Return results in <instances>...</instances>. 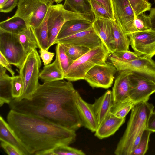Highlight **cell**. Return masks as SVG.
Wrapping results in <instances>:
<instances>
[{
    "label": "cell",
    "instance_id": "49",
    "mask_svg": "<svg viewBox=\"0 0 155 155\" xmlns=\"http://www.w3.org/2000/svg\"><path fill=\"white\" fill-rule=\"evenodd\" d=\"M154 111H155V110Z\"/></svg>",
    "mask_w": 155,
    "mask_h": 155
},
{
    "label": "cell",
    "instance_id": "28",
    "mask_svg": "<svg viewBox=\"0 0 155 155\" xmlns=\"http://www.w3.org/2000/svg\"><path fill=\"white\" fill-rule=\"evenodd\" d=\"M67 10L78 13H85L91 11L88 0H65L63 4Z\"/></svg>",
    "mask_w": 155,
    "mask_h": 155
},
{
    "label": "cell",
    "instance_id": "35",
    "mask_svg": "<svg viewBox=\"0 0 155 155\" xmlns=\"http://www.w3.org/2000/svg\"><path fill=\"white\" fill-rule=\"evenodd\" d=\"M134 25L137 32L146 31L152 29L150 20L148 15L145 12L135 17Z\"/></svg>",
    "mask_w": 155,
    "mask_h": 155
},
{
    "label": "cell",
    "instance_id": "32",
    "mask_svg": "<svg viewBox=\"0 0 155 155\" xmlns=\"http://www.w3.org/2000/svg\"><path fill=\"white\" fill-rule=\"evenodd\" d=\"M81 150L64 145L58 146L47 152L45 155H84Z\"/></svg>",
    "mask_w": 155,
    "mask_h": 155
},
{
    "label": "cell",
    "instance_id": "42",
    "mask_svg": "<svg viewBox=\"0 0 155 155\" xmlns=\"http://www.w3.org/2000/svg\"><path fill=\"white\" fill-rule=\"evenodd\" d=\"M0 65L7 70L10 73L12 76H15V73L12 69L11 64L0 52Z\"/></svg>",
    "mask_w": 155,
    "mask_h": 155
},
{
    "label": "cell",
    "instance_id": "40",
    "mask_svg": "<svg viewBox=\"0 0 155 155\" xmlns=\"http://www.w3.org/2000/svg\"><path fill=\"white\" fill-rule=\"evenodd\" d=\"M39 48L40 56L42 61L44 65L50 64L53 60L55 54V53L49 52L48 50H45L41 47H40Z\"/></svg>",
    "mask_w": 155,
    "mask_h": 155
},
{
    "label": "cell",
    "instance_id": "14",
    "mask_svg": "<svg viewBox=\"0 0 155 155\" xmlns=\"http://www.w3.org/2000/svg\"><path fill=\"white\" fill-rule=\"evenodd\" d=\"M61 43L72 44L91 49L101 45L103 42L92 27L72 35L56 40L54 44Z\"/></svg>",
    "mask_w": 155,
    "mask_h": 155
},
{
    "label": "cell",
    "instance_id": "47",
    "mask_svg": "<svg viewBox=\"0 0 155 155\" xmlns=\"http://www.w3.org/2000/svg\"><path fill=\"white\" fill-rule=\"evenodd\" d=\"M57 3H60L63 0H54Z\"/></svg>",
    "mask_w": 155,
    "mask_h": 155
},
{
    "label": "cell",
    "instance_id": "25",
    "mask_svg": "<svg viewBox=\"0 0 155 155\" xmlns=\"http://www.w3.org/2000/svg\"><path fill=\"white\" fill-rule=\"evenodd\" d=\"M50 8L43 21L37 28H34L33 32L38 48L41 47L43 49L48 50L50 48L48 45L47 20Z\"/></svg>",
    "mask_w": 155,
    "mask_h": 155
},
{
    "label": "cell",
    "instance_id": "38",
    "mask_svg": "<svg viewBox=\"0 0 155 155\" xmlns=\"http://www.w3.org/2000/svg\"><path fill=\"white\" fill-rule=\"evenodd\" d=\"M119 58L126 61H131L137 59L140 57L134 52L128 50L118 51L112 54Z\"/></svg>",
    "mask_w": 155,
    "mask_h": 155
},
{
    "label": "cell",
    "instance_id": "21",
    "mask_svg": "<svg viewBox=\"0 0 155 155\" xmlns=\"http://www.w3.org/2000/svg\"><path fill=\"white\" fill-rule=\"evenodd\" d=\"M92 27V22L83 20L67 21L62 26L56 40L61 39L86 30Z\"/></svg>",
    "mask_w": 155,
    "mask_h": 155
},
{
    "label": "cell",
    "instance_id": "5",
    "mask_svg": "<svg viewBox=\"0 0 155 155\" xmlns=\"http://www.w3.org/2000/svg\"><path fill=\"white\" fill-rule=\"evenodd\" d=\"M95 15L91 11L85 13L74 12L65 9L63 5L57 3L50 7L47 20L49 47L54 45L58 35L66 21L73 20H83L93 22Z\"/></svg>",
    "mask_w": 155,
    "mask_h": 155
},
{
    "label": "cell",
    "instance_id": "39",
    "mask_svg": "<svg viewBox=\"0 0 155 155\" xmlns=\"http://www.w3.org/2000/svg\"><path fill=\"white\" fill-rule=\"evenodd\" d=\"M1 146L5 152L9 155H22L15 147L11 144L0 140Z\"/></svg>",
    "mask_w": 155,
    "mask_h": 155
},
{
    "label": "cell",
    "instance_id": "31",
    "mask_svg": "<svg viewBox=\"0 0 155 155\" xmlns=\"http://www.w3.org/2000/svg\"><path fill=\"white\" fill-rule=\"evenodd\" d=\"M60 44L64 48L66 55L74 61L91 49L87 47L71 43Z\"/></svg>",
    "mask_w": 155,
    "mask_h": 155
},
{
    "label": "cell",
    "instance_id": "15",
    "mask_svg": "<svg viewBox=\"0 0 155 155\" xmlns=\"http://www.w3.org/2000/svg\"><path fill=\"white\" fill-rule=\"evenodd\" d=\"M112 21L104 18H95L92 23L93 28L110 54H113L115 51Z\"/></svg>",
    "mask_w": 155,
    "mask_h": 155
},
{
    "label": "cell",
    "instance_id": "13",
    "mask_svg": "<svg viewBox=\"0 0 155 155\" xmlns=\"http://www.w3.org/2000/svg\"><path fill=\"white\" fill-rule=\"evenodd\" d=\"M130 79L129 98L135 104L148 101L150 96L155 93V81L153 80L133 72Z\"/></svg>",
    "mask_w": 155,
    "mask_h": 155
},
{
    "label": "cell",
    "instance_id": "24",
    "mask_svg": "<svg viewBox=\"0 0 155 155\" xmlns=\"http://www.w3.org/2000/svg\"><path fill=\"white\" fill-rule=\"evenodd\" d=\"M19 41L25 52L28 54L38 48L34 35L33 28L27 26L23 31L18 34Z\"/></svg>",
    "mask_w": 155,
    "mask_h": 155
},
{
    "label": "cell",
    "instance_id": "1",
    "mask_svg": "<svg viewBox=\"0 0 155 155\" xmlns=\"http://www.w3.org/2000/svg\"><path fill=\"white\" fill-rule=\"evenodd\" d=\"M78 92L68 81L39 84L29 98L13 99L10 110L76 131L82 126L76 104Z\"/></svg>",
    "mask_w": 155,
    "mask_h": 155
},
{
    "label": "cell",
    "instance_id": "43",
    "mask_svg": "<svg viewBox=\"0 0 155 155\" xmlns=\"http://www.w3.org/2000/svg\"><path fill=\"white\" fill-rule=\"evenodd\" d=\"M146 128L152 132H155V111L150 115L147 123Z\"/></svg>",
    "mask_w": 155,
    "mask_h": 155
},
{
    "label": "cell",
    "instance_id": "37",
    "mask_svg": "<svg viewBox=\"0 0 155 155\" xmlns=\"http://www.w3.org/2000/svg\"><path fill=\"white\" fill-rule=\"evenodd\" d=\"M11 91L12 96L14 99H18L21 96L23 91V82L20 76L12 77Z\"/></svg>",
    "mask_w": 155,
    "mask_h": 155
},
{
    "label": "cell",
    "instance_id": "11",
    "mask_svg": "<svg viewBox=\"0 0 155 155\" xmlns=\"http://www.w3.org/2000/svg\"><path fill=\"white\" fill-rule=\"evenodd\" d=\"M115 22L128 35L137 32L135 15L128 0H111Z\"/></svg>",
    "mask_w": 155,
    "mask_h": 155
},
{
    "label": "cell",
    "instance_id": "12",
    "mask_svg": "<svg viewBox=\"0 0 155 155\" xmlns=\"http://www.w3.org/2000/svg\"><path fill=\"white\" fill-rule=\"evenodd\" d=\"M127 36L130 45L138 56L152 58L155 55V30L138 31Z\"/></svg>",
    "mask_w": 155,
    "mask_h": 155
},
{
    "label": "cell",
    "instance_id": "6",
    "mask_svg": "<svg viewBox=\"0 0 155 155\" xmlns=\"http://www.w3.org/2000/svg\"><path fill=\"white\" fill-rule=\"evenodd\" d=\"M41 65L40 56L36 49L28 53L19 69V75L23 83L22 94L17 100L29 98L39 84V69Z\"/></svg>",
    "mask_w": 155,
    "mask_h": 155
},
{
    "label": "cell",
    "instance_id": "4",
    "mask_svg": "<svg viewBox=\"0 0 155 155\" xmlns=\"http://www.w3.org/2000/svg\"><path fill=\"white\" fill-rule=\"evenodd\" d=\"M110 53L103 43L74 61L64 75V79L70 81L84 79L87 72L97 64L105 65Z\"/></svg>",
    "mask_w": 155,
    "mask_h": 155
},
{
    "label": "cell",
    "instance_id": "26",
    "mask_svg": "<svg viewBox=\"0 0 155 155\" xmlns=\"http://www.w3.org/2000/svg\"><path fill=\"white\" fill-rule=\"evenodd\" d=\"M27 26L23 19L13 16L0 23V29L17 34L23 31Z\"/></svg>",
    "mask_w": 155,
    "mask_h": 155
},
{
    "label": "cell",
    "instance_id": "18",
    "mask_svg": "<svg viewBox=\"0 0 155 155\" xmlns=\"http://www.w3.org/2000/svg\"><path fill=\"white\" fill-rule=\"evenodd\" d=\"M125 120V118H117L110 111L98 126L95 136L100 139L108 137L114 134Z\"/></svg>",
    "mask_w": 155,
    "mask_h": 155
},
{
    "label": "cell",
    "instance_id": "41",
    "mask_svg": "<svg viewBox=\"0 0 155 155\" xmlns=\"http://www.w3.org/2000/svg\"><path fill=\"white\" fill-rule=\"evenodd\" d=\"M20 0H8L0 8V12L7 13L11 12L16 6H17Z\"/></svg>",
    "mask_w": 155,
    "mask_h": 155
},
{
    "label": "cell",
    "instance_id": "22",
    "mask_svg": "<svg viewBox=\"0 0 155 155\" xmlns=\"http://www.w3.org/2000/svg\"><path fill=\"white\" fill-rule=\"evenodd\" d=\"M6 69L0 65V106L8 104L13 99L11 91L12 77L6 73Z\"/></svg>",
    "mask_w": 155,
    "mask_h": 155
},
{
    "label": "cell",
    "instance_id": "8",
    "mask_svg": "<svg viewBox=\"0 0 155 155\" xmlns=\"http://www.w3.org/2000/svg\"><path fill=\"white\" fill-rule=\"evenodd\" d=\"M0 52L11 64L19 69L28 54L24 51L18 34L0 29Z\"/></svg>",
    "mask_w": 155,
    "mask_h": 155
},
{
    "label": "cell",
    "instance_id": "7",
    "mask_svg": "<svg viewBox=\"0 0 155 155\" xmlns=\"http://www.w3.org/2000/svg\"><path fill=\"white\" fill-rule=\"evenodd\" d=\"M54 0H20L14 17L23 19L27 26L38 28L45 18Z\"/></svg>",
    "mask_w": 155,
    "mask_h": 155
},
{
    "label": "cell",
    "instance_id": "9",
    "mask_svg": "<svg viewBox=\"0 0 155 155\" xmlns=\"http://www.w3.org/2000/svg\"><path fill=\"white\" fill-rule=\"evenodd\" d=\"M107 60V62L114 66L117 71H129L155 81V61L152 58L140 57L134 60L126 61L110 54Z\"/></svg>",
    "mask_w": 155,
    "mask_h": 155
},
{
    "label": "cell",
    "instance_id": "36",
    "mask_svg": "<svg viewBox=\"0 0 155 155\" xmlns=\"http://www.w3.org/2000/svg\"><path fill=\"white\" fill-rule=\"evenodd\" d=\"M134 12L135 17L140 14L150 11L151 5L148 0H128Z\"/></svg>",
    "mask_w": 155,
    "mask_h": 155
},
{
    "label": "cell",
    "instance_id": "2",
    "mask_svg": "<svg viewBox=\"0 0 155 155\" xmlns=\"http://www.w3.org/2000/svg\"><path fill=\"white\" fill-rule=\"evenodd\" d=\"M7 121L30 155H45L59 146L76 140V131L40 118L10 110Z\"/></svg>",
    "mask_w": 155,
    "mask_h": 155
},
{
    "label": "cell",
    "instance_id": "3",
    "mask_svg": "<svg viewBox=\"0 0 155 155\" xmlns=\"http://www.w3.org/2000/svg\"><path fill=\"white\" fill-rule=\"evenodd\" d=\"M154 106L148 101L135 104L131 110L126 130L118 143L114 153L117 155H130L133 143L146 128L149 118Z\"/></svg>",
    "mask_w": 155,
    "mask_h": 155
},
{
    "label": "cell",
    "instance_id": "17",
    "mask_svg": "<svg viewBox=\"0 0 155 155\" xmlns=\"http://www.w3.org/2000/svg\"><path fill=\"white\" fill-rule=\"evenodd\" d=\"M120 72L115 81L112 91L113 105L120 101L130 99L131 87L130 76L132 72L128 70Z\"/></svg>",
    "mask_w": 155,
    "mask_h": 155
},
{
    "label": "cell",
    "instance_id": "16",
    "mask_svg": "<svg viewBox=\"0 0 155 155\" xmlns=\"http://www.w3.org/2000/svg\"><path fill=\"white\" fill-rule=\"evenodd\" d=\"M76 104L82 126L92 132H95L98 124L92 104L84 101L79 93L76 97Z\"/></svg>",
    "mask_w": 155,
    "mask_h": 155
},
{
    "label": "cell",
    "instance_id": "44",
    "mask_svg": "<svg viewBox=\"0 0 155 155\" xmlns=\"http://www.w3.org/2000/svg\"><path fill=\"white\" fill-rule=\"evenodd\" d=\"M104 6L114 17L113 12L111 0H95Z\"/></svg>",
    "mask_w": 155,
    "mask_h": 155
},
{
    "label": "cell",
    "instance_id": "30",
    "mask_svg": "<svg viewBox=\"0 0 155 155\" xmlns=\"http://www.w3.org/2000/svg\"><path fill=\"white\" fill-rule=\"evenodd\" d=\"M135 104L130 99L124 100L114 105L110 112L117 118H125L127 115L132 110Z\"/></svg>",
    "mask_w": 155,
    "mask_h": 155
},
{
    "label": "cell",
    "instance_id": "33",
    "mask_svg": "<svg viewBox=\"0 0 155 155\" xmlns=\"http://www.w3.org/2000/svg\"><path fill=\"white\" fill-rule=\"evenodd\" d=\"M151 131L145 129L143 131L139 143L136 148L132 152L131 155H144L146 153Z\"/></svg>",
    "mask_w": 155,
    "mask_h": 155
},
{
    "label": "cell",
    "instance_id": "10",
    "mask_svg": "<svg viewBox=\"0 0 155 155\" xmlns=\"http://www.w3.org/2000/svg\"><path fill=\"white\" fill-rule=\"evenodd\" d=\"M117 71L114 66L107 62L96 65L87 72L84 80L93 88L107 89L111 86Z\"/></svg>",
    "mask_w": 155,
    "mask_h": 155
},
{
    "label": "cell",
    "instance_id": "45",
    "mask_svg": "<svg viewBox=\"0 0 155 155\" xmlns=\"http://www.w3.org/2000/svg\"><path fill=\"white\" fill-rule=\"evenodd\" d=\"M148 16L151 23V29L155 30V8H151Z\"/></svg>",
    "mask_w": 155,
    "mask_h": 155
},
{
    "label": "cell",
    "instance_id": "23",
    "mask_svg": "<svg viewBox=\"0 0 155 155\" xmlns=\"http://www.w3.org/2000/svg\"><path fill=\"white\" fill-rule=\"evenodd\" d=\"M39 78L44 82H48L64 79V74L54 60L51 64L45 65L40 72Z\"/></svg>",
    "mask_w": 155,
    "mask_h": 155
},
{
    "label": "cell",
    "instance_id": "34",
    "mask_svg": "<svg viewBox=\"0 0 155 155\" xmlns=\"http://www.w3.org/2000/svg\"><path fill=\"white\" fill-rule=\"evenodd\" d=\"M88 0L95 18H101L115 21L114 17L102 5L95 0Z\"/></svg>",
    "mask_w": 155,
    "mask_h": 155
},
{
    "label": "cell",
    "instance_id": "20",
    "mask_svg": "<svg viewBox=\"0 0 155 155\" xmlns=\"http://www.w3.org/2000/svg\"><path fill=\"white\" fill-rule=\"evenodd\" d=\"M0 140L14 146L22 155H30L7 121H5L1 115L0 116Z\"/></svg>",
    "mask_w": 155,
    "mask_h": 155
},
{
    "label": "cell",
    "instance_id": "46",
    "mask_svg": "<svg viewBox=\"0 0 155 155\" xmlns=\"http://www.w3.org/2000/svg\"><path fill=\"white\" fill-rule=\"evenodd\" d=\"M8 0H0V8Z\"/></svg>",
    "mask_w": 155,
    "mask_h": 155
},
{
    "label": "cell",
    "instance_id": "29",
    "mask_svg": "<svg viewBox=\"0 0 155 155\" xmlns=\"http://www.w3.org/2000/svg\"><path fill=\"white\" fill-rule=\"evenodd\" d=\"M56 56L55 61L64 75L68 69L74 61L66 54L64 50L60 43L56 47Z\"/></svg>",
    "mask_w": 155,
    "mask_h": 155
},
{
    "label": "cell",
    "instance_id": "19",
    "mask_svg": "<svg viewBox=\"0 0 155 155\" xmlns=\"http://www.w3.org/2000/svg\"><path fill=\"white\" fill-rule=\"evenodd\" d=\"M92 106L99 126L110 111L113 106L112 91L107 90L102 96L95 100Z\"/></svg>",
    "mask_w": 155,
    "mask_h": 155
},
{
    "label": "cell",
    "instance_id": "48",
    "mask_svg": "<svg viewBox=\"0 0 155 155\" xmlns=\"http://www.w3.org/2000/svg\"></svg>",
    "mask_w": 155,
    "mask_h": 155
},
{
    "label": "cell",
    "instance_id": "27",
    "mask_svg": "<svg viewBox=\"0 0 155 155\" xmlns=\"http://www.w3.org/2000/svg\"><path fill=\"white\" fill-rule=\"evenodd\" d=\"M113 26L115 51L128 50L130 41L128 36L126 34L121 27L115 21H112Z\"/></svg>",
    "mask_w": 155,
    "mask_h": 155
}]
</instances>
